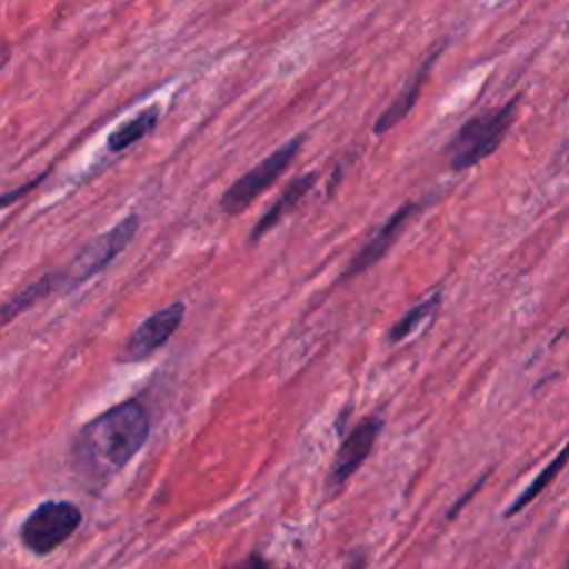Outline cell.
Instances as JSON below:
<instances>
[{
  "label": "cell",
  "mask_w": 569,
  "mask_h": 569,
  "mask_svg": "<svg viewBox=\"0 0 569 569\" xmlns=\"http://www.w3.org/2000/svg\"><path fill=\"white\" fill-rule=\"evenodd\" d=\"M418 209H420V204H416V202H407L400 209H396L382 222V227H378V231L358 249V253L351 258V262L342 271V280H349V278L367 271L369 267H373L391 249V244L396 242V238L402 233V229L407 227V222L411 220V216Z\"/></svg>",
  "instance_id": "obj_8"
},
{
  "label": "cell",
  "mask_w": 569,
  "mask_h": 569,
  "mask_svg": "<svg viewBox=\"0 0 569 569\" xmlns=\"http://www.w3.org/2000/svg\"><path fill=\"white\" fill-rule=\"evenodd\" d=\"M365 556H353L347 565H345V569H365Z\"/></svg>",
  "instance_id": "obj_18"
},
{
  "label": "cell",
  "mask_w": 569,
  "mask_h": 569,
  "mask_svg": "<svg viewBox=\"0 0 569 569\" xmlns=\"http://www.w3.org/2000/svg\"><path fill=\"white\" fill-rule=\"evenodd\" d=\"M318 180V173L311 171V173H302L298 178H293L282 191L280 196L276 198V202L258 218V222L253 224L251 233H249V242H258L267 231H271L287 213H291L300 200L309 193V189L316 184Z\"/></svg>",
  "instance_id": "obj_11"
},
{
  "label": "cell",
  "mask_w": 569,
  "mask_h": 569,
  "mask_svg": "<svg viewBox=\"0 0 569 569\" xmlns=\"http://www.w3.org/2000/svg\"><path fill=\"white\" fill-rule=\"evenodd\" d=\"M440 51H442V44L436 47V49L425 58V62L418 67V71L413 73V78L400 89V93L391 100V104L378 116L376 127H373V131H376L378 136H380V133H387L389 129H393L396 124H400V120H405V118L409 116V111L413 109V104H416V100H418V96H420V91H422V87H425V82H427V78H429L431 67H433V62L438 60Z\"/></svg>",
  "instance_id": "obj_10"
},
{
  "label": "cell",
  "mask_w": 569,
  "mask_h": 569,
  "mask_svg": "<svg viewBox=\"0 0 569 569\" xmlns=\"http://www.w3.org/2000/svg\"><path fill=\"white\" fill-rule=\"evenodd\" d=\"M82 511L71 500H44L20 525L18 538L33 556L62 547L80 527Z\"/></svg>",
  "instance_id": "obj_3"
},
{
  "label": "cell",
  "mask_w": 569,
  "mask_h": 569,
  "mask_svg": "<svg viewBox=\"0 0 569 569\" xmlns=\"http://www.w3.org/2000/svg\"><path fill=\"white\" fill-rule=\"evenodd\" d=\"M440 300H442V296H440V291H436V293H431L429 298H425L422 302L413 305L400 320H396V322L391 325V329H389V333H387V342H389V345H396V342L409 338V336L440 307Z\"/></svg>",
  "instance_id": "obj_14"
},
{
  "label": "cell",
  "mask_w": 569,
  "mask_h": 569,
  "mask_svg": "<svg viewBox=\"0 0 569 569\" xmlns=\"http://www.w3.org/2000/svg\"><path fill=\"white\" fill-rule=\"evenodd\" d=\"M238 569H269V565H267V560L262 556L251 553Z\"/></svg>",
  "instance_id": "obj_17"
},
{
  "label": "cell",
  "mask_w": 569,
  "mask_h": 569,
  "mask_svg": "<svg viewBox=\"0 0 569 569\" xmlns=\"http://www.w3.org/2000/svg\"><path fill=\"white\" fill-rule=\"evenodd\" d=\"M302 147V136L287 140L276 151H271L264 160H260L253 169L240 176L220 198V209L227 216L242 213L260 193H264L293 162Z\"/></svg>",
  "instance_id": "obj_4"
},
{
  "label": "cell",
  "mask_w": 569,
  "mask_h": 569,
  "mask_svg": "<svg viewBox=\"0 0 569 569\" xmlns=\"http://www.w3.org/2000/svg\"><path fill=\"white\" fill-rule=\"evenodd\" d=\"M380 431H382V418L369 416V418L360 420L345 436V440L340 442V447L333 456V462L329 467V476H327L329 489H338L358 471V467L367 460L369 451L373 449Z\"/></svg>",
  "instance_id": "obj_7"
},
{
  "label": "cell",
  "mask_w": 569,
  "mask_h": 569,
  "mask_svg": "<svg viewBox=\"0 0 569 569\" xmlns=\"http://www.w3.org/2000/svg\"><path fill=\"white\" fill-rule=\"evenodd\" d=\"M138 227H140V218L136 213H129L122 220H118L111 229L91 238L73 256V260L67 267H62L71 287L76 289L84 280H89V278L98 276L102 269H107L131 244V240L138 233Z\"/></svg>",
  "instance_id": "obj_5"
},
{
  "label": "cell",
  "mask_w": 569,
  "mask_h": 569,
  "mask_svg": "<svg viewBox=\"0 0 569 569\" xmlns=\"http://www.w3.org/2000/svg\"><path fill=\"white\" fill-rule=\"evenodd\" d=\"M184 302H171L158 311H153L151 316H147L136 329L133 333L127 338L122 353L118 356V362H142L149 356H153L160 347H164L169 342V338L178 331V327L184 320Z\"/></svg>",
  "instance_id": "obj_6"
},
{
  "label": "cell",
  "mask_w": 569,
  "mask_h": 569,
  "mask_svg": "<svg viewBox=\"0 0 569 569\" xmlns=\"http://www.w3.org/2000/svg\"><path fill=\"white\" fill-rule=\"evenodd\" d=\"M69 289H73V287L69 282L64 269H56V271H49V273L36 278L33 282L22 287L20 291H16L11 298H7L0 305V329L7 327L18 316H22L24 311H29L33 305L42 302L44 298H49L58 291H69Z\"/></svg>",
  "instance_id": "obj_9"
},
{
  "label": "cell",
  "mask_w": 569,
  "mask_h": 569,
  "mask_svg": "<svg viewBox=\"0 0 569 569\" xmlns=\"http://www.w3.org/2000/svg\"><path fill=\"white\" fill-rule=\"evenodd\" d=\"M516 104H518V96L496 111L469 118L447 144V160L451 169L462 171L482 162L487 156H491L505 140L516 118V109H518Z\"/></svg>",
  "instance_id": "obj_2"
},
{
  "label": "cell",
  "mask_w": 569,
  "mask_h": 569,
  "mask_svg": "<svg viewBox=\"0 0 569 569\" xmlns=\"http://www.w3.org/2000/svg\"><path fill=\"white\" fill-rule=\"evenodd\" d=\"M7 60H9V51H0V69L7 64Z\"/></svg>",
  "instance_id": "obj_19"
},
{
  "label": "cell",
  "mask_w": 569,
  "mask_h": 569,
  "mask_svg": "<svg viewBox=\"0 0 569 569\" xmlns=\"http://www.w3.org/2000/svg\"><path fill=\"white\" fill-rule=\"evenodd\" d=\"M160 120V107L158 104H149L142 111H138L136 116H131L129 120L120 122L116 129L109 131L107 136V149L111 153H120L127 151L129 147H133L136 142H140L142 138H147L156 124Z\"/></svg>",
  "instance_id": "obj_12"
},
{
  "label": "cell",
  "mask_w": 569,
  "mask_h": 569,
  "mask_svg": "<svg viewBox=\"0 0 569 569\" xmlns=\"http://www.w3.org/2000/svg\"><path fill=\"white\" fill-rule=\"evenodd\" d=\"M149 431L151 418L138 398L98 413L78 429L69 447V465L76 478L89 489L104 487L142 449Z\"/></svg>",
  "instance_id": "obj_1"
},
{
  "label": "cell",
  "mask_w": 569,
  "mask_h": 569,
  "mask_svg": "<svg viewBox=\"0 0 569 569\" xmlns=\"http://www.w3.org/2000/svg\"><path fill=\"white\" fill-rule=\"evenodd\" d=\"M485 478H487V473H485V476H480V478H478V482H476V485H473V487H471V489H469V491H467V493H465V496H462V498H460V500H458V502H456V505H453V507H451V511H449V518H453V516H458V511H460V509H462V507H465V502H469V500H471V498H473V496H476V491H478V489H480V487H482V482H485Z\"/></svg>",
  "instance_id": "obj_16"
},
{
  "label": "cell",
  "mask_w": 569,
  "mask_h": 569,
  "mask_svg": "<svg viewBox=\"0 0 569 569\" xmlns=\"http://www.w3.org/2000/svg\"><path fill=\"white\" fill-rule=\"evenodd\" d=\"M567 462H569V442L556 453V458L527 485V489L511 502V507L505 511V518H511V516H516L518 511H522L542 489H547L553 480H556V476L567 467Z\"/></svg>",
  "instance_id": "obj_13"
},
{
  "label": "cell",
  "mask_w": 569,
  "mask_h": 569,
  "mask_svg": "<svg viewBox=\"0 0 569 569\" xmlns=\"http://www.w3.org/2000/svg\"><path fill=\"white\" fill-rule=\"evenodd\" d=\"M49 176V171H42L40 176H36V178H31V180H27L24 184H18V187H13V189H9V191H4V193H0V209H9L11 204H16L18 200H22L24 196H29L44 178Z\"/></svg>",
  "instance_id": "obj_15"
}]
</instances>
